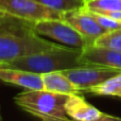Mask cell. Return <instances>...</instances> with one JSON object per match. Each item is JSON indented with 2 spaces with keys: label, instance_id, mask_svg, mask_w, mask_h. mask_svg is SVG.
<instances>
[{
  "label": "cell",
  "instance_id": "9a60e30c",
  "mask_svg": "<svg viewBox=\"0 0 121 121\" xmlns=\"http://www.w3.org/2000/svg\"><path fill=\"white\" fill-rule=\"evenodd\" d=\"M43 5L57 12H68L77 10L84 5V0H35Z\"/></svg>",
  "mask_w": 121,
  "mask_h": 121
},
{
  "label": "cell",
  "instance_id": "277c9868",
  "mask_svg": "<svg viewBox=\"0 0 121 121\" xmlns=\"http://www.w3.org/2000/svg\"><path fill=\"white\" fill-rule=\"evenodd\" d=\"M0 11L30 22L63 19V13L49 9L35 0H0Z\"/></svg>",
  "mask_w": 121,
  "mask_h": 121
},
{
  "label": "cell",
  "instance_id": "5b68a950",
  "mask_svg": "<svg viewBox=\"0 0 121 121\" xmlns=\"http://www.w3.org/2000/svg\"><path fill=\"white\" fill-rule=\"evenodd\" d=\"M34 30L40 36L57 40L65 46L83 49L87 45L85 38L63 19H47L34 23Z\"/></svg>",
  "mask_w": 121,
  "mask_h": 121
},
{
  "label": "cell",
  "instance_id": "8992f818",
  "mask_svg": "<svg viewBox=\"0 0 121 121\" xmlns=\"http://www.w3.org/2000/svg\"><path fill=\"white\" fill-rule=\"evenodd\" d=\"M120 69L112 68L100 65H84L77 68H71L64 70L63 72L69 78L72 83L84 91L87 88L104 82L105 80L120 72Z\"/></svg>",
  "mask_w": 121,
  "mask_h": 121
},
{
  "label": "cell",
  "instance_id": "8fae6325",
  "mask_svg": "<svg viewBox=\"0 0 121 121\" xmlns=\"http://www.w3.org/2000/svg\"><path fill=\"white\" fill-rule=\"evenodd\" d=\"M42 78L45 90L64 95H74L81 92V89L72 83L63 71L47 72L42 74Z\"/></svg>",
  "mask_w": 121,
  "mask_h": 121
},
{
  "label": "cell",
  "instance_id": "3957f363",
  "mask_svg": "<svg viewBox=\"0 0 121 121\" xmlns=\"http://www.w3.org/2000/svg\"><path fill=\"white\" fill-rule=\"evenodd\" d=\"M69 95L48 90H25L14 97L16 105L38 121H72L65 112Z\"/></svg>",
  "mask_w": 121,
  "mask_h": 121
},
{
  "label": "cell",
  "instance_id": "e0dca14e",
  "mask_svg": "<svg viewBox=\"0 0 121 121\" xmlns=\"http://www.w3.org/2000/svg\"><path fill=\"white\" fill-rule=\"evenodd\" d=\"M94 121H121V118L118 117H114V116L107 115V114H103L98 118V119L94 120Z\"/></svg>",
  "mask_w": 121,
  "mask_h": 121
},
{
  "label": "cell",
  "instance_id": "7c38bea8",
  "mask_svg": "<svg viewBox=\"0 0 121 121\" xmlns=\"http://www.w3.org/2000/svg\"><path fill=\"white\" fill-rule=\"evenodd\" d=\"M84 92L94 95V96L117 97L121 99V71L117 74L105 80L104 82L87 88Z\"/></svg>",
  "mask_w": 121,
  "mask_h": 121
},
{
  "label": "cell",
  "instance_id": "52a82bcc",
  "mask_svg": "<svg viewBox=\"0 0 121 121\" xmlns=\"http://www.w3.org/2000/svg\"><path fill=\"white\" fill-rule=\"evenodd\" d=\"M63 20L68 22L85 38L87 43L86 46L92 45L96 38L106 32L84 6L63 13Z\"/></svg>",
  "mask_w": 121,
  "mask_h": 121
},
{
  "label": "cell",
  "instance_id": "9c48e42d",
  "mask_svg": "<svg viewBox=\"0 0 121 121\" xmlns=\"http://www.w3.org/2000/svg\"><path fill=\"white\" fill-rule=\"evenodd\" d=\"M0 81L25 88L26 90L44 89L42 74L31 71L0 67Z\"/></svg>",
  "mask_w": 121,
  "mask_h": 121
},
{
  "label": "cell",
  "instance_id": "30bf717a",
  "mask_svg": "<svg viewBox=\"0 0 121 121\" xmlns=\"http://www.w3.org/2000/svg\"><path fill=\"white\" fill-rule=\"evenodd\" d=\"M65 112L72 121H94L102 115L79 94L68 96L65 102Z\"/></svg>",
  "mask_w": 121,
  "mask_h": 121
},
{
  "label": "cell",
  "instance_id": "ba28073f",
  "mask_svg": "<svg viewBox=\"0 0 121 121\" xmlns=\"http://www.w3.org/2000/svg\"><path fill=\"white\" fill-rule=\"evenodd\" d=\"M80 62L82 65H100L121 70V51L90 45L82 49Z\"/></svg>",
  "mask_w": 121,
  "mask_h": 121
},
{
  "label": "cell",
  "instance_id": "4fadbf2b",
  "mask_svg": "<svg viewBox=\"0 0 121 121\" xmlns=\"http://www.w3.org/2000/svg\"><path fill=\"white\" fill-rule=\"evenodd\" d=\"M92 46L121 51V29L104 32L95 39Z\"/></svg>",
  "mask_w": 121,
  "mask_h": 121
},
{
  "label": "cell",
  "instance_id": "d6986e66",
  "mask_svg": "<svg viewBox=\"0 0 121 121\" xmlns=\"http://www.w3.org/2000/svg\"><path fill=\"white\" fill-rule=\"evenodd\" d=\"M0 121H1V112H0Z\"/></svg>",
  "mask_w": 121,
  "mask_h": 121
},
{
  "label": "cell",
  "instance_id": "6da1fadb",
  "mask_svg": "<svg viewBox=\"0 0 121 121\" xmlns=\"http://www.w3.org/2000/svg\"><path fill=\"white\" fill-rule=\"evenodd\" d=\"M59 45L38 35L33 22L9 14L0 17V62L48 50Z\"/></svg>",
  "mask_w": 121,
  "mask_h": 121
},
{
  "label": "cell",
  "instance_id": "5bb4252c",
  "mask_svg": "<svg viewBox=\"0 0 121 121\" xmlns=\"http://www.w3.org/2000/svg\"><path fill=\"white\" fill-rule=\"evenodd\" d=\"M87 11L103 14L112 11H121V0H84Z\"/></svg>",
  "mask_w": 121,
  "mask_h": 121
},
{
  "label": "cell",
  "instance_id": "ac0fdd59",
  "mask_svg": "<svg viewBox=\"0 0 121 121\" xmlns=\"http://www.w3.org/2000/svg\"><path fill=\"white\" fill-rule=\"evenodd\" d=\"M4 15H5V13L2 12V11H0V17H1V16H4Z\"/></svg>",
  "mask_w": 121,
  "mask_h": 121
},
{
  "label": "cell",
  "instance_id": "7a4b0ae2",
  "mask_svg": "<svg viewBox=\"0 0 121 121\" xmlns=\"http://www.w3.org/2000/svg\"><path fill=\"white\" fill-rule=\"evenodd\" d=\"M81 53V48L59 45L57 47L48 50L0 62V67L20 69L38 74H44L52 71H64L67 69L84 66L80 62Z\"/></svg>",
  "mask_w": 121,
  "mask_h": 121
},
{
  "label": "cell",
  "instance_id": "2e32d148",
  "mask_svg": "<svg viewBox=\"0 0 121 121\" xmlns=\"http://www.w3.org/2000/svg\"><path fill=\"white\" fill-rule=\"evenodd\" d=\"M88 12L92 15V17L97 20V22H98L105 31H112V30L121 29V21L113 19L108 16H105V15L99 14V13L90 12V11H88Z\"/></svg>",
  "mask_w": 121,
  "mask_h": 121
}]
</instances>
